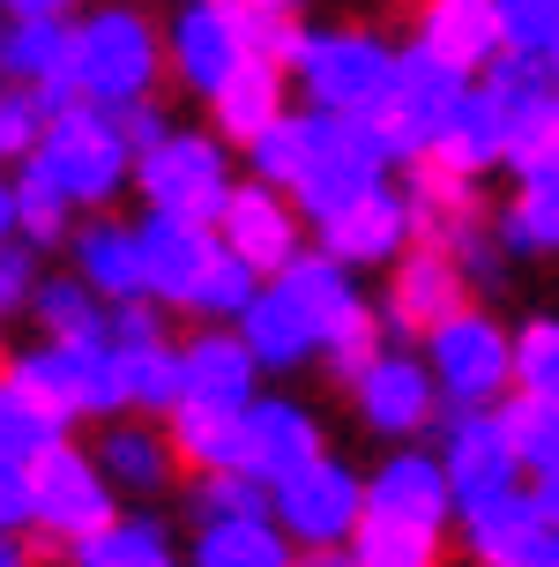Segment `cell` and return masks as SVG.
<instances>
[{
    "mask_svg": "<svg viewBox=\"0 0 559 567\" xmlns=\"http://www.w3.org/2000/svg\"><path fill=\"white\" fill-rule=\"evenodd\" d=\"M389 165H395V150L365 113H321V105H313V113L299 120V179H291V195H299V209L321 225L329 209L359 202L365 187H381Z\"/></svg>",
    "mask_w": 559,
    "mask_h": 567,
    "instance_id": "obj_1",
    "label": "cell"
},
{
    "mask_svg": "<svg viewBox=\"0 0 559 567\" xmlns=\"http://www.w3.org/2000/svg\"><path fill=\"white\" fill-rule=\"evenodd\" d=\"M30 157L60 179V195L90 202V209L112 202V195H120V179L135 172V150H127V135H120V113H112V105H90V97L45 120V135H38Z\"/></svg>",
    "mask_w": 559,
    "mask_h": 567,
    "instance_id": "obj_2",
    "label": "cell"
},
{
    "mask_svg": "<svg viewBox=\"0 0 559 567\" xmlns=\"http://www.w3.org/2000/svg\"><path fill=\"white\" fill-rule=\"evenodd\" d=\"M8 373H15V381H23V389L45 403L60 425H68V419H112V411H127V373H120V343H112V337H97V343L45 337L38 351H23Z\"/></svg>",
    "mask_w": 559,
    "mask_h": 567,
    "instance_id": "obj_3",
    "label": "cell"
},
{
    "mask_svg": "<svg viewBox=\"0 0 559 567\" xmlns=\"http://www.w3.org/2000/svg\"><path fill=\"white\" fill-rule=\"evenodd\" d=\"M165 45H157V30L142 23L135 8H97L90 23H75V83H83L90 105H135L149 97V83L165 75Z\"/></svg>",
    "mask_w": 559,
    "mask_h": 567,
    "instance_id": "obj_4",
    "label": "cell"
},
{
    "mask_svg": "<svg viewBox=\"0 0 559 567\" xmlns=\"http://www.w3.org/2000/svg\"><path fill=\"white\" fill-rule=\"evenodd\" d=\"M425 367L441 381L447 411H500L515 389V337L500 321H485L477 307H463L455 321H441L425 337Z\"/></svg>",
    "mask_w": 559,
    "mask_h": 567,
    "instance_id": "obj_5",
    "label": "cell"
},
{
    "mask_svg": "<svg viewBox=\"0 0 559 567\" xmlns=\"http://www.w3.org/2000/svg\"><path fill=\"white\" fill-rule=\"evenodd\" d=\"M463 97H470V75H463L455 60L411 45V53H395V83H389V97H381V113H365V120L389 135L395 157H425V150L447 135V120L463 113Z\"/></svg>",
    "mask_w": 559,
    "mask_h": 567,
    "instance_id": "obj_6",
    "label": "cell"
},
{
    "mask_svg": "<svg viewBox=\"0 0 559 567\" xmlns=\"http://www.w3.org/2000/svg\"><path fill=\"white\" fill-rule=\"evenodd\" d=\"M307 97L321 113H381V97L395 83V53L365 30H329V38H307L299 45V68H291Z\"/></svg>",
    "mask_w": 559,
    "mask_h": 567,
    "instance_id": "obj_7",
    "label": "cell"
},
{
    "mask_svg": "<svg viewBox=\"0 0 559 567\" xmlns=\"http://www.w3.org/2000/svg\"><path fill=\"white\" fill-rule=\"evenodd\" d=\"M135 187L149 195V209H179V217H201V225H217L224 202H231L224 142L172 127L157 150H142V157H135Z\"/></svg>",
    "mask_w": 559,
    "mask_h": 567,
    "instance_id": "obj_8",
    "label": "cell"
},
{
    "mask_svg": "<svg viewBox=\"0 0 559 567\" xmlns=\"http://www.w3.org/2000/svg\"><path fill=\"white\" fill-rule=\"evenodd\" d=\"M277 523H283V538H299L307 553H321V545H351V530L365 523L359 471H343L335 455H313L307 471H291V478L277 485Z\"/></svg>",
    "mask_w": 559,
    "mask_h": 567,
    "instance_id": "obj_9",
    "label": "cell"
},
{
    "mask_svg": "<svg viewBox=\"0 0 559 567\" xmlns=\"http://www.w3.org/2000/svg\"><path fill=\"white\" fill-rule=\"evenodd\" d=\"M30 485H38V530H53V538H68V545H83V538H97L105 523H120V515H112L105 463L83 455V449H68V441L30 463Z\"/></svg>",
    "mask_w": 559,
    "mask_h": 567,
    "instance_id": "obj_10",
    "label": "cell"
},
{
    "mask_svg": "<svg viewBox=\"0 0 559 567\" xmlns=\"http://www.w3.org/2000/svg\"><path fill=\"white\" fill-rule=\"evenodd\" d=\"M441 463H447V485H455V515L522 485V455H515V441H507L500 411H447Z\"/></svg>",
    "mask_w": 559,
    "mask_h": 567,
    "instance_id": "obj_11",
    "label": "cell"
},
{
    "mask_svg": "<svg viewBox=\"0 0 559 567\" xmlns=\"http://www.w3.org/2000/svg\"><path fill=\"white\" fill-rule=\"evenodd\" d=\"M217 239L247 269H261V277H283L299 261V217H291L283 187H269V179L231 187V202H224V217H217Z\"/></svg>",
    "mask_w": 559,
    "mask_h": 567,
    "instance_id": "obj_12",
    "label": "cell"
},
{
    "mask_svg": "<svg viewBox=\"0 0 559 567\" xmlns=\"http://www.w3.org/2000/svg\"><path fill=\"white\" fill-rule=\"evenodd\" d=\"M135 231H142V261H149V291H157V299H172V307H195L201 277H209V269H217V255H224L217 225L179 217V209H149Z\"/></svg>",
    "mask_w": 559,
    "mask_h": 567,
    "instance_id": "obj_13",
    "label": "cell"
},
{
    "mask_svg": "<svg viewBox=\"0 0 559 567\" xmlns=\"http://www.w3.org/2000/svg\"><path fill=\"white\" fill-rule=\"evenodd\" d=\"M411 239H418V225H411V195H395L389 179L321 217V247H329L335 261H351V269H365V261H403Z\"/></svg>",
    "mask_w": 559,
    "mask_h": 567,
    "instance_id": "obj_14",
    "label": "cell"
},
{
    "mask_svg": "<svg viewBox=\"0 0 559 567\" xmlns=\"http://www.w3.org/2000/svg\"><path fill=\"white\" fill-rule=\"evenodd\" d=\"M470 291V277H463V261L447 255V247H411V255L395 261V284H389V329L395 337H433L441 321H455V313L470 307L463 299Z\"/></svg>",
    "mask_w": 559,
    "mask_h": 567,
    "instance_id": "obj_15",
    "label": "cell"
},
{
    "mask_svg": "<svg viewBox=\"0 0 559 567\" xmlns=\"http://www.w3.org/2000/svg\"><path fill=\"white\" fill-rule=\"evenodd\" d=\"M172 75L195 90V97H217L239 68H247V38H239V16L224 8V0H195L179 23H172Z\"/></svg>",
    "mask_w": 559,
    "mask_h": 567,
    "instance_id": "obj_16",
    "label": "cell"
},
{
    "mask_svg": "<svg viewBox=\"0 0 559 567\" xmlns=\"http://www.w3.org/2000/svg\"><path fill=\"white\" fill-rule=\"evenodd\" d=\"M351 396H359V419L373 425V433L403 441V433H425V425H433V411H441V381H433V367H418V359L381 351V359L351 381Z\"/></svg>",
    "mask_w": 559,
    "mask_h": 567,
    "instance_id": "obj_17",
    "label": "cell"
},
{
    "mask_svg": "<svg viewBox=\"0 0 559 567\" xmlns=\"http://www.w3.org/2000/svg\"><path fill=\"white\" fill-rule=\"evenodd\" d=\"M365 508L373 515H395V523H425V530H447L455 515V485H447V463L441 455H418L403 449L389 455L373 478H365Z\"/></svg>",
    "mask_w": 559,
    "mask_h": 567,
    "instance_id": "obj_18",
    "label": "cell"
},
{
    "mask_svg": "<svg viewBox=\"0 0 559 567\" xmlns=\"http://www.w3.org/2000/svg\"><path fill=\"white\" fill-rule=\"evenodd\" d=\"M418 45L441 53V60H455L463 75L493 68V60L507 53L500 0H418Z\"/></svg>",
    "mask_w": 559,
    "mask_h": 567,
    "instance_id": "obj_19",
    "label": "cell"
},
{
    "mask_svg": "<svg viewBox=\"0 0 559 567\" xmlns=\"http://www.w3.org/2000/svg\"><path fill=\"white\" fill-rule=\"evenodd\" d=\"M313 455H321V433H313V419L299 411V403H247V455H239V471L247 478H261L269 493H277L291 471H307Z\"/></svg>",
    "mask_w": 559,
    "mask_h": 567,
    "instance_id": "obj_20",
    "label": "cell"
},
{
    "mask_svg": "<svg viewBox=\"0 0 559 567\" xmlns=\"http://www.w3.org/2000/svg\"><path fill=\"white\" fill-rule=\"evenodd\" d=\"M239 337H247V351L261 359V367H299V359L321 351V321L299 307V291H291L283 277H269L261 299L239 313Z\"/></svg>",
    "mask_w": 559,
    "mask_h": 567,
    "instance_id": "obj_21",
    "label": "cell"
},
{
    "mask_svg": "<svg viewBox=\"0 0 559 567\" xmlns=\"http://www.w3.org/2000/svg\"><path fill=\"white\" fill-rule=\"evenodd\" d=\"M75 277L97 291V299H142L149 291V261H142V231L135 225H112V217H90L75 231Z\"/></svg>",
    "mask_w": 559,
    "mask_h": 567,
    "instance_id": "obj_22",
    "label": "cell"
},
{
    "mask_svg": "<svg viewBox=\"0 0 559 567\" xmlns=\"http://www.w3.org/2000/svg\"><path fill=\"white\" fill-rule=\"evenodd\" d=\"M209 120H217V142H239V150H253V142H269L283 127V68H269V60H247L231 83L209 97Z\"/></svg>",
    "mask_w": 559,
    "mask_h": 567,
    "instance_id": "obj_23",
    "label": "cell"
},
{
    "mask_svg": "<svg viewBox=\"0 0 559 567\" xmlns=\"http://www.w3.org/2000/svg\"><path fill=\"white\" fill-rule=\"evenodd\" d=\"M179 359H187V396H195V403H231V411H247V403H253V373H261V359L247 351V337L201 329ZM187 396H179V403H187Z\"/></svg>",
    "mask_w": 559,
    "mask_h": 567,
    "instance_id": "obj_24",
    "label": "cell"
},
{
    "mask_svg": "<svg viewBox=\"0 0 559 567\" xmlns=\"http://www.w3.org/2000/svg\"><path fill=\"white\" fill-rule=\"evenodd\" d=\"M172 449H179L187 471H239V455H247V411L187 396L172 411Z\"/></svg>",
    "mask_w": 559,
    "mask_h": 567,
    "instance_id": "obj_25",
    "label": "cell"
},
{
    "mask_svg": "<svg viewBox=\"0 0 559 567\" xmlns=\"http://www.w3.org/2000/svg\"><path fill=\"white\" fill-rule=\"evenodd\" d=\"M425 157H441V165H455V172H493V165H507V113H500V97L485 83H470V97H463V113L447 120V135L425 150Z\"/></svg>",
    "mask_w": 559,
    "mask_h": 567,
    "instance_id": "obj_26",
    "label": "cell"
},
{
    "mask_svg": "<svg viewBox=\"0 0 559 567\" xmlns=\"http://www.w3.org/2000/svg\"><path fill=\"white\" fill-rule=\"evenodd\" d=\"M545 530V508H537V493H493V501H477V508H463V538H470V553L485 567L500 560H522L530 553V538Z\"/></svg>",
    "mask_w": 559,
    "mask_h": 567,
    "instance_id": "obj_27",
    "label": "cell"
},
{
    "mask_svg": "<svg viewBox=\"0 0 559 567\" xmlns=\"http://www.w3.org/2000/svg\"><path fill=\"white\" fill-rule=\"evenodd\" d=\"M195 567H299L291 538L277 515H231V523H201Z\"/></svg>",
    "mask_w": 559,
    "mask_h": 567,
    "instance_id": "obj_28",
    "label": "cell"
},
{
    "mask_svg": "<svg viewBox=\"0 0 559 567\" xmlns=\"http://www.w3.org/2000/svg\"><path fill=\"white\" fill-rule=\"evenodd\" d=\"M97 463H105V478L120 493H157V485H172L179 449H172V433H149V425H105Z\"/></svg>",
    "mask_w": 559,
    "mask_h": 567,
    "instance_id": "obj_29",
    "label": "cell"
},
{
    "mask_svg": "<svg viewBox=\"0 0 559 567\" xmlns=\"http://www.w3.org/2000/svg\"><path fill=\"white\" fill-rule=\"evenodd\" d=\"M0 75H8L15 90L75 75V23H15L8 38H0Z\"/></svg>",
    "mask_w": 559,
    "mask_h": 567,
    "instance_id": "obj_30",
    "label": "cell"
},
{
    "mask_svg": "<svg viewBox=\"0 0 559 567\" xmlns=\"http://www.w3.org/2000/svg\"><path fill=\"white\" fill-rule=\"evenodd\" d=\"M351 553L365 567H441V530H425V523H395V515H373L351 530Z\"/></svg>",
    "mask_w": 559,
    "mask_h": 567,
    "instance_id": "obj_31",
    "label": "cell"
},
{
    "mask_svg": "<svg viewBox=\"0 0 559 567\" xmlns=\"http://www.w3.org/2000/svg\"><path fill=\"white\" fill-rule=\"evenodd\" d=\"M120 373H127V403H135V411H179V396H187V359H179L165 337L127 343V351H120Z\"/></svg>",
    "mask_w": 559,
    "mask_h": 567,
    "instance_id": "obj_32",
    "label": "cell"
},
{
    "mask_svg": "<svg viewBox=\"0 0 559 567\" xmlns=\"http://www.w3.org/2000/svg\"><path fill=\"white\" fill-rule=\"evenodd\" d=\"M500 239L515 255H559V172H537L522 179V195L507 202Z\"/></svg>",
    "mask_w": 559,
    "mask_h": 567,
    "instance_id": "obj_33",
    "label": "cell"
},
{
    "mask_svg": "<svg viewBox=\"0 0 559 567\" xmlns=\"http://www.w3.org/2000/svg\"><path fill=\"white\" fill-rule=\"evenodd\" d=\"M30 313L45 321V337L60 343H97L112 329V313L97 307V291H90L83 277H60V284H38V299H30Z\"/></svg>",
    "mask_w": 559,
    "mask_h": 567,
    "instance_id": "obj_34",
    "label": "cell"
},
{
    "mask_svg": "<svg viewBox=\"0 0 559 567\" xmlns=\"http://www.w3.org/2000/svg\"><path fill=\"white\" fill-rule=\"evenodd\" d=\"M45 449H60V419L45 403L30 396L15 373H0V455H15V463H38Z\"/></svg>",
    "mask_w": 559,
    "mask_h": 567,
    "instance_id": "obj_35",
    "label": "cell"
},
{
    "mask_svg": "<svg viewBox=\"0 0 559 567\" xmlns=\"http://www.w3.org/2000/svg\"><path fill=\"white\" fill-rule=\"evenodd\" d=\"M75 567H172V545L157 523H142V515H120L105 523L97 538L75 545Z\"/></svg>",
    "mask_w": 559,
    "mask_h": 567,
    "instance_id": "obj_36",
    "label": "cell"
},
{
    "mask_svg": "<svg viewBox=\"0 0 559 567\" xmlns=\"http://www.w3.org/2000/svg\"><path fill=\"white\" fill-rule=\"evenodd\" d=\"M500 425H507V441H515V455H522V471L552 478V471H559V403L515 389V396L500 403Z\"/></svg>",
    "mask_w": 559,
    "mask_h": 567,
    "instance_id": "obj_37",
    "label": "cell"
},
{
    "mask_svg": "<svg viewBox=\"0 0 559 567\" xmlns=\"http://www.w3.org/2000/svg\"><path fill=\"white\" fill-rule=\"evenodd\" d=\"M68 209H75V202L60 195V179L38 165V157H23V172H15V225H23L30 247H53L60 225H68Z\"/></svg>",
    "mask_w": 559,
    "mask_h": 567,
    "instance_id": "obj_38",
    "label": "cell"
},
{
    "mask_svg": "<svg viewBox=\"0 0 559 567\" xmlns=\"http://www.w3.org/2000/svg\"><path fill=\"white\" fill-rule=\"evenodd\" d=\"M277 508V493L247 471H201L195 478V515L201 523H231V515H269Z\"/></svg>",
    "mask_w": 559,
    "mask_h": 567,
    "instance_id": "obj_39",
    "label": "cell"
},
{
    "mask_svg": "<svg viewBox=\"0 0 559 567\" xmlns=\"http://www.w3.org/2000/svg\"><path fill=\"white\" fill-rule=\"evenodd\" d=\"M381 329H389V321L365 307V299H359L351 313H343V321H335L329 343H321V351H329V367H335V381H359V373L373 367L381 351H389V343H381Z\"/></svg>",
    "mask_w": 559,
    "mask_h": 567,
    "instance_id": "obj_40",
    "label": "cell"
},
{
    "mask_svg": "<svg viewBox=\"0 0 559 567\" xmlns=\"http://www.w3.org/2000/svg\"><path fill=\"white\" fill-rule=\"evenodd\" d=\"M253 299H261V269H247V261L224 247L217 269H209V277H201V291H195V313H209V321H239Z\"/></svg>",
    "mask_w": 559,
    "mask_h": 567,
    "instance_id": "obj_41",
    "label": "cell"
},
{
    "mask_svg": "<svg viewBox=\"0 0 559 567\" xmlns=\"http://www.w3.org/2000/svg\"><path fill=\"white\" fill-rule=\"evenodd\" d=\"M515 389L559 403V321H530L515 337Z\"/></svg>",
    "mask_w": 559,
    "mask_h": 567,
    "instance_id": "obj_42",
    "label": "cell"
},
{
    "mask_svg": "<svg viewBox=\"0 0 559 567\" xmlns=\"http://www.w3.org/2000/svg\"><path fill=\"white\" fill-rule=\"evenodd\" d=\"M500 23H507V53H559V0H500Z\"/></svg>",
    "mask_w": 559,
    "mask_h": 567,
    "instance_id": "obj_43",
    "label": "cell"
},
{
    "mask_svg": "<svg viewBox=\"0 0 559 567\" xmlns=\"http://www.w3.org/2000/svg\"><path fill=\"white\" fill-rule=\"evenodd\" d=\"M38 135H45L38 97H30V90H0V157H30Z\"/></svg>",
    "mask_w": 559,
    "mask_h": 567,
    "instance_id": "obj_44",
    "label": "cell"
},
{
    "mask_svg": "<svg viewBox=\"0 0 559 567\" xmlns=\"http://www.w3.org/2000/svg\"><path fill=\"white\" fill-rule=\"evenodd\" d=\"M253 179H269V187H283L291 195V179H299V120H283L269 142H253Z\"/></svg>",
    "mask_w": 559,
    "mask_h": 567,
    "instance_id": "obj_45",
    "label": "cell"
},
{
    "mask_svg": "<svg viewBox=\"0 0 559 567\" xmlns=\"http://www.w3.org/2000/svg\"><path fill=\"white\" fill-rule=\"evenodd\" d=\"M38 299V247L30 239H8L0 247V313H15Z\"/></svg>",
    "mask_w": 559,
    "mask_h": 567,
    "instance_id": "obj_46",
    "label": "cell"
},
{
    "mask_svg": "<svg viewBox=\"0 0 559 567\" xmlns=\"http://www.w3.org/2000/svg\"><path fill=\"white\" fill-rule=\"evenodd\" d=\"M38 523V485H30V463L0 455V530H30Z\"/></svg>",
    "mask_w": 559,
    "mask_h": 567,
    "instance_id": "obj_47",
    "label": "cell"
},
{
    "mask_svg": "<svg viewBox=\"0 0 559 567\" xmlns=\"http://www.w3.org/2000/svg\"><path fill=\"white\" fill-rule=\"evenodd\" d=\"M120 135H127V150H157V142L172 135L165 127V113H157V97H135V105H120Z\"/></svg>",
    "mask_w": 559,
    "mask_h": 567,
    "instance_id": "obj_48",
    "label": "cell"
},
{
    "mask_svg": "<svg viewBox=\"0 0 559 567\" xmlns=\"http://www.w3.org/2000/svg\"><path fill=\"white\" fill-rule=\"evenodd\" d=\"M105 337L127 351V343H157V337H165V321L142 307V299H120V307H112V329H105Z\"/></svg>",
    "mask_w": 559,
    "mask_h": 567,
    "instance_id": "obj_49",
    "label": "cell"
},
{
    "mask_svg": "<svg viewBox=\"0 0 559 567\" xmlns=\"http://www.w3.org/2000/svg\"><path fill=\"white\" fill-rule=\"evenodd\" d=\"M0 8H8V23H68L75 0H0Z\"/></svg>",
    "mask_w": 559,
    "mask_h": 567,
    "instance_id": "obj_50",
    "label": "cell"
},
{
    "mask_svg": "<svg viewBox=\"0 0 559 567\" xmlns=\"http://www.w3.org/2000/svg\"><path fill=\"white\" fill-rule=\"evenodd\" d=\"M515 567H559V530H552V523H545V530L530 538V553H522Z\"/></svg>",
    "mask_w": 559,
    "mask_h": 567,
    "instance_id": "obj_51",
    "label": "cell"
},
{
    "mask_svg": "<svg viewBox=\"0 0 559 567\" xmlns=\"http://www.w3.org/2000/svg\"><path fill=\"white\" fill-rule=\"evenodd\" d=\"M299 567H365V560L351 553V545H321V553H307Z\"/></svg>",
    "mask_w": 559,
    "mask_h": 567,
    "instance_id": "obj_52",
    "label": "cell"
},
{
    "mask_svg": "<svg viewBox=\"0 0 559 567\" xmlns=\"http://www.w3.org/2000/svg\"><path fill=\"white\" fill-rule=\"evenodd\" d=\"M530 493H537V508H545V523H552V530H559V471H552V478H537Z\"/></svg>",
    "mask_w": 559,
    "mask_h": 567,
    "instance_id": "obj_53",
    "label": "cell"
},
{
    "mask_svg": "<svg viewBox=\"0 0 559 567\" xmlns=\"http://www.w3.org/2000/svg\"><path fill=\"white\" fill-rule=\"evenodd\" d=\"M239 16H299V0H231Z\"/></svg>",
    "mask_w": 559,
    "mask_h": 567,
    "instance_id": "obj_54",
    "label": "cell"
},
{
    "mask_svg": "<svg viewBox=\"0 0 559 567\" xmlns=\"http://www.w3.org/2000/svg\"><path fill=\"white\" fill-rule=\"evenodd\" d=\"M0 567H30V545L15 530H0Z\"/></svg>",
    "mask_w": 559,
    "mask_h": 567,
    "instance_id": "obj_55",
    "label": "cell"
},
{
    "mask_svg": "<svg viewBox=\"0 0 559 567\" xmlns=\"http://www.w3.org/2000/svg\"><path fill=\"white\" fill-rule=\"evenodd\" d=\"M8 231H15V187H0V247H8Z\"/></svg>",
    "mask_w": 559,
    "mask_h": 567,
    "instance_id": "obj_56",
    "label": "cell"
},
{
    "mask_svg": "<svg viewBox=\"0 0 559 567\" xmlns=\"http://www.w3.org/2000/svg\"><path fill=\"white\" fill-rule=\"evenodd\" d=\"M552 75H559V53H552Z\"/></svg>",
    "mask_w": 559,
    "mask_h": 567,
    "instance_id": "obj_57",
    "label": "cell"
},
{
    "mask_svg": "<svg viewBox=\"0 0 559 567\" xmlns=\"http://www.w3.org/2000/svg\"><path fill=\"white\" fill-rule=\"evenodd\" d=\"M500 567H515V560H500Z\"/></svg>",
    "mask_w": 559,
    "mask_h": 567,
    "instance_id": "obj_58",
    "label": "cell"
},
{
    "mask_svg": "<svg viewBox=\"0 0 559 567\" xmlns=\"http://www.w3.org/2000/svg\"><path fill=\"white\" fill-rule=\"evenodd\" d=\"M0 38H8V30H0Z\"/></svg>",
    "mask_w": 559,
    "mask_h": 567,
    "instance_id": "obj_59",
    "label": "cell"
}]
</instances>
